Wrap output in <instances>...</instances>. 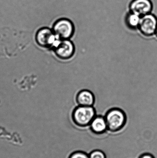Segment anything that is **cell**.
Returning <instances> with one entry per match:
<instances>
[{"instance_id":"obj_8","label":"cell","mask_w":157,"mask_h":158,"mask_svg":"<svg viewBox=\"0 0 157 158\" xmlns=\"http://www.w3.org/2000/svg\"><path fill=\"white\" fill-rule=\"evenodd\" d=\"M76 100L78 106H93L95 104V97L92 92L87 89H84L77 93Z\"/></svg>"},{"instance_id":"obj_13","label":"cell","mask_w":157,"mask_h":158,"mask_svg":"<svg viewBox=\"0 0 157 158\" xmlns=\"http://www.w3.org/2000/svg\"><path fill=\"white\" fill-rule=\"evenodd\" d=\"M140 158H155L154 156L150 154H145L141 156Z\"/></svg>"},{"instance_id":"obj_9","label":"cell","mask_w":157,"mask_h":158,"mask_svg":"<svg viewBox=\"0 0 157 158\" xmlns=\"http://www.w3.org/2000/svg\"><path fill=\"white\" fill-rule=\"evenodd\" d=\"M91 130L97 134L105 132L108 129L107 122L103 115H96L89 124Z\"/></svg>"},{"instance_id":"obj_5","label":"cell","mask_w":157,"mask_h":158,"mask_svg":"<svg viewBox=\"0 0 157 158\" xmlns=\"http://www.w3.org/2000/svg\"><path fill=\"white\" fill-rule=\"evenodd\" d=\"M53 50L58 58L66 60L71 59L73 56L75 52V47L71 40H61Z\"/></svg>"},{"instance_id":"obj_1","label":"cell","mask_w":157,"mask_h":158,"mask_svg":"<svg viewBox=\"0 0 157 158\" xmlns=\"http://www.w3.org/2000/svg\"><path fill=\"white\" fill-rule=\"evenodd\" d=\"M108 129L111 132H117L121 130L126 124L127 116L121 109H110L104 115Z\"/></svg>"},{"instance_id":"obj_11","label":"cell","mask_w":157,"mask_h":158,"mask_svg":"<svg viewBox=\"0 0 157 158\" xmlns=\"http://www.w3.org/2000/svg\"><path fill=\"white\" fill-rule=\"evenodd\" d=\"M89 158H106L105 154L100 150H95L89 154Z\"/></svg>"},{"instance_id":"obj_6","label":"cell","mask_w":157,"mask_h":158,"mask_svg":"<svg viewBox=\"0 0 157 158\" xmlns=\"http://www.w3.org/2000/svg\"><path fill=\"white\" fill-rule=\"evenodd\" d=\"M157 27V18L151 14L141 17L138 29L145 37H151L155 33Z\"/></svg>"},{"instance_id":"obj_14","label":"cell","mask_w":157,"mask_h":158,"mask_svg":"<svg viewBox=\"0 0 157 158\" xmlns=\"http://www.w3.org/2000/svg\"><path fill=\"white\" fill-rule=\"evenodd\" d=\"M155 35L156 36V37H157V28H156V29L155 33Z\"/></svg>"},{"instance_id":"obj_7","label":"cell","mask_w":157,"mask_h":158,"mask_svg":"<svg viewBox=\"0 0 157 158\" xmlns=\"http://www.w3.org/2000/svg\"><path fill=\"white\" fill-rule=\"evenodd\" d=\"M130 12L141 17L150 14L153 9V4L150 0H133L130 5Z\"/></svg>"},{"instance_id":"obj_3","label":"cell","mask_w":157,"mask_h":158,"mask_svg":"<svg viewBox=\"0 0 157 158\" xmlns=\"http://www.w3.org/2000/svg\"><path fill=\"white\" fill-rule=\"evenodd\" d=\"M35 39L38 45L41 47L53 49L61 40L54 34L53 31L46 27L38 31Z\"/></svg>"},{"instance_id":"obj_4","label":"cell","mask_w":157,"mask_h":158,"mask_svg":"<svg viewBox=\"0 0 157 158\" xmlns=\"http://www.w3.org/2000/svg\"><path fill=\"white\" fill-rule=\"evenodd\" d=\"M53 31L61 40H70L74 33V26L69 19H61L54 23Z\"/></svg>"},{"instance_id":"obj_10","label":"cell","mask_w":157,"mask_h":158,"mask_svg":"<svg viewBox=\"0 0 157 158\" xmlns=\"http://www.w3.org/2000/svg\"><path fill=\"white\" fill-rule=\"evenodd\" d=\"M141 18V16L130 12L125 18V24L130 29H138Z\"/></svg>"},{"instance_id":"obj_2","label":"cell","mask_w":157,"mask_h":158,"mask_svg":"<svg viewBox=\"0 0 157 158\" xmlns=\"http://www.w3.org/2000/svg\"><path fill=\"white\" fill-rule=\"evenodd\" d=\"M96 115L94 107L78 106L74 109L71 117L76 124L80 127H86L90 124Z\"/></svg>"},{"instance_id":"obj_12","label":"cell","mask_w":157,"mask_h":158,"mask_svg":"<svg viewBox=\"0 0 157 158\" xmlns=\"http://www.w3.org/2000/svg\"><path fill=\"white\" fill-rule=\"evenodd\" d=\"M69 158H89V156L84 152L79 151L73 153Z\"/></svg>"}]
</instances>
